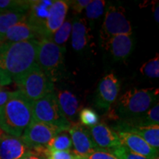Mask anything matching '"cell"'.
<instances>
[{
    "label": "cell",
    "instance_id": "cell-20",
    "mask_svg": "<svg viewBox=\"0 0 159 159\" xmlns=\"http://www.w3.org/2000/svg\"><path fill=\"white\" fill-rule=\"evenodd\" d=\"M89 31L85 19L75 17L71 26V46L75 51H82L88 44L90 40Z\"/></svg>",
    "mask_w": 159,
    "mask_h": 159
},
{
    "label": "cell",
    "instance_id": "cell-2",
    "mask_svg": "<svg viewBox=\"0 0 159 159\" xmlns=\"http://www.w3.org/2000/svg\"><path fill=\"white\" fill-rule=\"evenodd\" d=\"M33 119L32 102L19 92L0 108V130L20 138Z\"/></svg>",
    "mask_w": 159,
    "mask_h": 159
},
{
    "label": "cell",
    "instance_id": "cell-7",
    "mask_svg": "<svg viewBox=\"0 0 159 159\" xmlns=\"http://www.w3.org/2000/svg\"><path fill=\"white\" fill-rule=\"evenodd\" d=\"M125 13V9L122 7L114 5L108 7L99 33L100 43L102 47L112 37L122 34L132 35V27Z\"/></svg>",
    "mask_w": 159,
    "mask_h": 159
},
{
    "label": "cell",
    "instance_id": "cell-24",
    "mask_svg": "<svg viewBox=\"0 0 159 159\" xmlns=\"http://www.w3.org/2000/svg\"><path fill=\"white\" fill-rule=\"evenodd\" d=\"M71 26L72 25L69 20L65 21L61 27L55 32V34L49 39H51L57 45L64 47V44L68 41L69 35L71 33Z\"/></svg>",
    "mask_w": 159,
    "mask_h": 159
},
{
    "label": "cell",
    "instance_id": "cell-17",
    "mask_svg": "<svg viewBox=\"0 0 159 159\" xmlns=\"http://www.w3.org/2000/svg\"><path fill=\"white\" fill-rule=\"evenodd\" d=\"M116 132L124 131V132L133 133L142 138L152 148L158 150L159 148V125H127L118 123L114 127Z\"/></svg>",
    "mask_w": 159,
    "mask_h": 159
},
{
    "label": "cell",
    "instance_id": "cell-37",
    "mask_svg": "<svg viewBox=\"0 0 159 159\" xmlns=\"http://www.w3.org/2000/svg\"><path fill=\"white\" fill-rule=\"evenodd\" d=\"M152 159H159V157L158 156H156V157H155V158H153Z\"/></svg>",
    "mask_w": 159,
    "mask_h": 159
},
{
    "label": "cell",
    "instance_id": "cell-12",
    "mask_svg": "<svg viewBox=\"0 0 159 159\" xmlns=\"http://www.w3.org/2000/svg\"><path fill=\"white\" fill-rule=\"evenodd\" d=\"M54 1H31L27 14V21L36 29L40 39L46 38L45 22L49 16V10Z\"/></svg>",
    "mask_w": 159,
    "mask_h": 159
},
{
    "label": "cell",
    "instance_id": "cell-16",
    "mask_svg": "<svg viewBox=\"0 0 159 159\" xmlns=\"http://www.w3.org/2000/svg\"><path fill=\"white\" fill-rule=\"evenodd\" d=\"M68 1H54L49 10V16L45 22L46 39H50L65 21L69 10Z\"/></svg>",
    "mask_w": 159,
    "mask_h": 159
},
{
    "label": "cell",
    "instance_id": "cell-3",
    "mask_svg": "<svg viewBox=\"0 0 159 159\" xmlns=\"http://www.w3.org/2000/svg\"><path fill=\"white\" fill-rule=\"evenodd\" d=\"M64 47L57 45L51 39L39 40L36 63L51 82L58 81L64 74Z\"/></svg>",
    "mask_w": 159,
    "mask_h": 159
},
{
    "label": "cell",
    "instance_id": "cell-21",
    "mask_svg": "<svg viewBox=\"0 0 159 159\" xmlns=\"http://www.w3.org/2000/svg\"><path fill=\"white\" fill-rule=\"evenodd\" d=\"M27 13L19 11L0 12V43L11 27L27 19Z\"/></svg>",
    "mask_w": 159,
    "mask_h": 159
},
{
    "label": "cell",
    "instance_id": "cell-4",
    "mask_svg": "<svg viewBox=\"0 0 159 159\" xmlns=\"http://www.w3.org/2000/svg\"><path fill=\"white\" fill-rule=\"evenodd\" d=\"M158 89H132L119 97L117 112L123 119L143 115L158 99Z\"/></svg>",
    "mask_w": 159,
    "mask_h": 159
},
{
    "label": "cell",
    "instance_id": "cell-27",
    "mask_svg": "<svg viewBox=\"0 0 159 159\" xmlns=\"http://www.w3.org/2000/svg\"><path fill=\"white\" fill-rule=\"evenodd\" d=\"M79 117L81 124L89 128L99 123V116L91 108H85L82 109L79 114Z\"/></svg>",
    "mask_w": 159,
    "mask_h": 159
},
{
    "label": "cell",
    "instance_id": "cell-14",
    "mask_svg": "<svg viewBox=\"0 0 159 159\" xmlns=\"http://www.w3.org/2000/svg\"><path fill=\"white\" fill-rule=\"evenodd\" d=\"M135 39L132 35H118L112 37L103 48L108 50L115 61H122L130 56L134 50Z\"/></svg>",
    "mask_w": 159,
    "mask_h": 159
},
{
    "label": "cell",
    "instance_id": "cell-25",
    "mask_svg": "<svg viewBox=\"0 0 159 159\" xmlns=\"http://www.w3.org/2000/svg\"><path fill=\"white\" fill-rule=\"evenodd\" d=\"M140 72L150 78H158L159 77V57L157 54L153 58L149 60L140 68Z\"/></svg>",
    "mask_w": 159,
    "mask_h": 159
},
{
    "label": "cell",
    "instance_id": "cell-9",
    "mask_svg": "<svg viewBox=\"0 0 159 159\" xmlns=\"http://www.w3.org/2000/svg\"><path fill=\"white\" fill-rule=\"evenodd\" d=\"M120 91V83L114 74L105 76L97 87L95 104L99 108L109 110L118 97Z\"/></svg>",
    "mask_w": 159,
    "mask_h": 159
},
{
    "label": "cell",
    "instance_id": "cell-22",
    "mask_svg": "<svg viewBox=\"0 0 159 159\" xmlns=\"http://www.w3.org/2000/svg\"><path fill=\"white\" fill-rule=\"evenodd\" d=\"M72 143L71 138L66 134H57L47 145L49 152L52 151H66L70 150Z\"/></svg>",
    "mask_w": 159,
    "mask_h": 159
},
{
    "label": "cell",
    "instance_id": "cell-10",
    "mask_svg": "<svg viewBox=\"0 0 159 159\" xmlns=\"http://www.w3.org/2000/svg\"><path fill=\"white\" fill-rule=\"evenodd\" d=\"M69 133L71 143L74 146V153L76 156L86 158L89 155L98 150L93 142L88 128H85L77 122H71Z\"/></svg>",
    "mask_w": 159,
    "mask_h": 159
},
{
    "label": "cell",
    "instance_id": "cell-34",
    "mask_svg": "<svg viewBox=\"0 0 159 159\" xmlns=\"http://www.w3.org/2000/svg\"><path fill=\"white\" fill-rule=\"evenodd\" d=\"M20 159H42V158H40V157L36 156V155H35L34 153H33L31 151H30L29 152H27V154L25 155L22 158Z\"/></svg>",
    "mask_w": 159,
    "mask_h": 159
},
{
    "label": "cell",
    "instance_id": "cell-38",
    "mask_svg": "<svg viewBox=\"0 0 159 159\" xmlns=\"http://www.w3.org/2000/svg\"><path fill=\"white\" fill-rule=\"evenodd\" d=\"M2 134V131L1 130H0V137H1V135Z\"/></svg>",
    "mask_w": 159,
    "mask_h": 159
},
{
    "label": "cell",
    "instance_id": "cell-1",
    "mask_svg": "<svg viewBox=\"0 0 159 159\" xmlns=\"http://www.w3.org/2000/svg\"><path fill=\"white\" fill-rule=\"evenodd\" d=\"M39 40L0 43V85L16 83L36 63Z\"/></svg>",
    "mask_w": 159,
    "mask_h": 159
},
{
    "label": "cell",
    "instance_id": "cell-26",
    "mask_svg": "<svg viewBox=\"0 0 159 159\" xmlns=\"http://www.w3.org/2000/svg\"><path fill=\"white\" fill-rule=\"evenodd\" d=\"M105 2L102 0H94L91 1L85 7L86 16L89 19L94 21L98 19L103 14L105 11Z\"/></svg>",
    "mask_w": 159,
    "mask_h": 159
},
{
    "label": "cell",
    "instance_id": "cell-18",
    "mask_svg": "<svg viewBox=\"0 0 159 159\" xmlns=\"http://www.w3.org/2000/svg\"><path fill=\"white\" fill-rule=\"evenodd\" d=\"M37 38L40 36L36 29L25 19L11 27L7 31L1 43L21 42Z\"/></svg>",
    "mask_w": 159,
    "mask_h": 159
},
{
    "label": "cell",
    "instance_id": "cell-32",
    "mask_svg": "<svg viewBox=\"0 0 159 159\" xmlns=\"http://www.w3.org/2000/svg\"><path fill=\"white\" fill-rule=\"evenodd\" d=\"M90 0H75V1H68L69 6H71L73 11L77 13H80L90 2Z\"/></svg>",
    "mask_w": 159,
    "mask_h": 159
},
{
    "label": "cell",
    "instance_id": "cell-29",
    "mask_svg": "<svg viewBox=\"0 0 159 159\" xmlns=\"http://www.w3.org/2000/svg\"><path fill=\"white\" fill-rule=\"evenodd\" d=\"M144 117L147 125H158L159 123V104L157 103L153 107L149 109L145 114Z\"/></svg>",
    "mask_w": 159,
    "mask_h": 159
},
{
    "label": "cell",
    "instance_id": "cell-15",
    "mask_svg": "<svg viewBox=\"0 0 159 159\" xmlns=\"http://www.w3.org/2000/svg\"><path fill=\"white\" fill-rule=\"evenodd\" d=\"M116 133L121 144L133 152L148 159H152L155 157L158 156V150L150 147L138 135L124 131H119Z\"/></svg>",
    "mask_w": 159,
    "mask_h": 159
},
{
    "label": "cell",
    "instance_id": "cell-36",
    "mask_svg": "<svg viewBox=\"0 0 159 159\" xmlns=\"http://www.w3.org/2000/svg\"><path fill=\"white\" fill-rule=\"evenodd\" d=\"M75 159H86L85 158H83V157H80V156H75Z\"/></svg>",
    "mask_w": 159,
    "mask_h": 159
},
{
    "label": "cell",
    "instance_id": "cell-28",
    "mask_svg": "<svg viewBox=\"0 0 159 159\" xmlns=\"http://www.w3.org/2000/svg\"><path fill=\"white\" fill-rule=\"evenodd\" d=\"M108 152L114 155L117 159H148L133 152L123 145H120L108 151Z\"/></svg>",
    "mask_w": 159,
    "mask_h": 159
},
{
    "label": "cell",
    "instance_id": "cell-6",
    "mask_svg": "<svg viewBox=\"0 0 159 159\" xmlns=\"http://www.w3.org/2000/svg\"><path fill=\"white\" fill-rule=\"evenodd\" d=\"M19 91L31 102L54 92V85L46 76L39 65L33 66L16 82Z\"/></svg>",
    "mask_w": 159,
    "mask_h": 159
},
{
    "label": "cell",
    "instance_id": "cell-23",
    "mask_svg": "<svg viewBox=\"0 0 159 159\" xmlns=\"http://www.w3.org/2000/svg\"><path fill=\"white\" fill-rule=\"evenodd\" d=\"M31 1L25 0H0V12L19 11L27 13Z\"/></svg>",
    "mask_w": 159,
    "mask_h": 159
},
{
    "label": "cell",
    "instance_id": "cell-30",
    "mask_svg": "<svg viewBox=\"0 0 159 159\" xmlns=\"http://www.w3.org/2000/svg\"><path fill=\"white\" fill-rule=\"evenodd\" d=\"M75 155L70 150L52 151L49 153L48 159H75Z\"/></svg>",
    "mask_w": 159,
    "mask_h": 159
},
{
    "label": "cell",
    "instance_id": "cell-31",
    "mask_svg": "<svg viewBox=\"0 0 159 159\" xmlns=\"http://www.w3.org/2000/svg\"><path fill=\"white\" fill-rule=\"evenodd\" d=\"M86 159H117L114 155L102 150H96L85 158Z\"/></svg>",
    "mask_w": 159,
    "mask_h": 159
},
{
    "label": "cell",
    "instance_id": "cell-35",
    "mask_svg": "<svg viewBox=\"0 0 159 159\" xmlns=\"http://www.w3.org/2000/svg\"><path fill=\"white\" fill-rule=\"evenodd\" d=\"M153 11H154V18L156 19V21L157 22H159V13H158V3H157V5H156V7L153 8Z\"/></svg>",
    "mask_w": 159,
    "mask_h": 159
},
{
    "label": "cell",
    "instance_id": "cell-11",
    "mask_svg": "<svg viewBox=\"0 0 159 159\" xmlns=\"http://www.w3.org/2000/svg\"><path fill=\"white\" fill-rule=\"evenodd\" d=\"M88 130L93 142L98 150L108 152L122 145L117 133L104 122L97 123L89 128Z\"/></svg>",
    "mask_w": 159,
    "mask_h": 159
},
{
    "label": "cell",
    "instance_id": "cell-13",
    "mask_svg": "<svg viewBox=\"0 0 159 159\" xmlns=\"http://www.w3.org/2000/svg\"><path fill=\"white\" fill-rule=\"evenodd\" d=\"M30 151L21 138L2 132L0 137V159H20Z\"/></svg>",
    "mask_w": 159,
    "mask_h": 159
},
{
    "label": "cell",
    "instance_id": "cell-8",
    "mask_svg": "<svg viewBox=\"0 0 159 159\" xmlns=\"http://www.w3.org/2000/svg\"><path fill=\"white\" fill-rule=\"evenodd\" d=\"M62 132L56 127L32 119L20 138L32 150L40 147H47L52 139Z\"/></svg>",
    "mask_w": 159,
    "mask_h": 159
},
{
    "label": "cell",
    "instance_id": "cell-5",
    "mask_svg": "<svg viewBox=\"0 0 159 159\" xmlns=\"http://www.w3.org/2000/svg\"><path fill=\"white\" fill-rule=\"evenodd\" d=\"M32 114L33 120L56 127L63 132L70 128L71 123L61 112L55 92L33 101Z\"/></svg>",
    "mask_w": 159,
    "mask_h": 159
},
{
    "label": "cell",
    "instance_id": "cell-39",
    "mask_svg": "<svg viewBox=\"0 0 159 159\" xmlns=\"http://www.w3.org/2000/svg\"><path fill=\"white\" fill-rule=\"evenodd\" d=\"M0 86H1V85H0Z\"/></svg>",
    "mask_w": 159,
    "mask_h": 159
},
{
    "label": "cell",
    "instance_id": "cell-19",
    "mask_svg": "<svg viewBox=\"0 0 159 159\" xmlns=\"http://www.w3.org/2000/svg\"><path fill=\"white\" fill-rule=\"evenodd\" d=\"M55 96L61 112L71 123V120H73L79 112L78 99L74 94L67 90L59 91Z\"/></svg>",
    "mask_w": 159,
    "mask_h": 159
},
{
    "label": "cell",
    "instance_id": "cell-33",
    "mask_svg": "<svg viewBox=\"0 0 159 159\" xmlns=\"http://www.w3.org/2000/svg\"><path fill=\"white\" fill-rule=\"evenodd\" d=\"M18 93H19V91H10L0 90V108L3 106L6 102H8L10 99L15 97Z\"/></svg>",
    "mask_w": 159,
    "mask_h": 159
}]
</instances>
